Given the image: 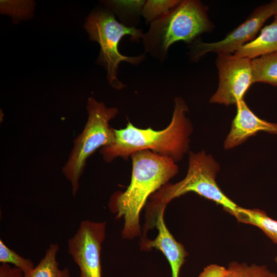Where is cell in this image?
<instances>
[{
    "label": "cell",
    "instance_id": "obj_8",
    "mask_svg": "<svg viewBox=\"0 0 277 277\" xmlns=\"http://www.w3.org/2000/svg\"><path fill=\"white\" fill-rule=\"evenodd\" d=\"M106 223L89 220L81 222L68 241V253L78 266L80 277H102L101 254Z\"/></svg>",
    "mask_w": 277,
    "mask_h": 277
},
{
    "label": "cell",
    "instance_id": "obj_6",
    "mask_svg": "<svg viewBox=\"0 0 277 277\" xmlns=\"http://www.w3.org/2000/svg\"><path fill=\"white\" fill-rule=\"evenodd\" d=\"M86 108L87 121L74 140L73 147L62 168L64 176L71 184L73 196L77 193L87 160L97 149L112 144L115 140L114 129L109 123L117 115L118 109L107 107L103 102L93 97H89Z\"/></svg>",
    "mask_w": 277,
    "mask_h": 277
},
{
    "label": "cell",
    "instance_id": "obj_13",
    "mask_svg": "<svg viewBox=\"0 0 277 277\" xmlns=\"http://www.w3.org/2000/svg\"><path fill=\"white\" fill-rule=\"evenodd\" d=\"M234 217L239 222L259 228L277 245V221L271 218L263 210L240 207Z\"/></svg>",
    "mask_w": 277,
    "mask_h": 277
},
{
    "label": "cell",
    "instance_id": "obj_20",
    "mask_svg": "<svg viewBox=\"0 0 277 277\" xmlns=\"http://www.w3.org/2000/svg\"><path fill=\"white\" fill-rule=\"evenodd\" d=\"M228 272L227 268L212 264L204 268L198 277H226Z\"/></svg>",
    "mask_w": 277,
    "mask_h": 277
},
{
    "label": "cell",
    "instance_id": "obj_7",
    "mask_svg": "<svg viewBox=\"0 0 277 277\" xmlns=\"http://www.w3.org/2000/svg\"><path fill=\"white\" fill-rule=\"evenodd\" d=\"M277 13V1L257 7L243 23L223 39L213 43L195 39L191 45L190 57L197 61L206 54L214 52L233 54L246 44L255 38L265 22Z\"/></svg>",
    "mask_w": 277,
    "mask_h": 277
},
{
    "label": "cell",
    "instance_id": "obj_14",
    "mask_svg": "<svg viewBox=\"0 0 277 277\" xmlns=\"http://www.w3.org/2000/svg\"><path fill=\"white\" fill-rule=\"evenodd\" d=\"M59 249L58 244H50L44 256L30 272L25 274L24 277H70L68 268H59L56 259Z\"/></svg>",
    "mask_w": 277,
    "mask_h": 277
},
{
    "label": "cell",
    "instance_id": "obj_1",
    "mask_svg": "<svg viewBox=\"0 0 277 277\" xmlns=\"http://www.w3.org/2000/svg\"><path fill=\"white\" fill-rule=\"evenodd\" d=\"M131 158L130 183L125 191L114 193L108 204L116 218L123 219L122 236L127 240L141 235L140 213L148 199L179 171L172 159L150 150L134 152Z\"/></svg>",
    "mask_w": 277,
    "mask_h": 277
},
{
    "label": "cell",
    "instance_id": "obj_10",
    "mask_svg": "<svg viewBox=\"0 0 277 277\" xmlns=\"http://www.w3.org/2000/svg\"><path fill=\"white\" fill-rule=\"evenodd\" d=\"M236 106L235 116L232 121L231 130L224 141L225 149L238 146L260 131L277 134V123L259 118L250 109L244 100L239 102Z\"/></svg>",
    "mask_w": 277,
    "mask_h": 277
},
{
    "label": "cell",
    "instance_id": "obj_17",
    "mask_svg": "<svg viewBox=\"0 0 277 277\" xmlns=\"http://www.w3.org/2000/svg\"><path fill=\"white\" fill-rule=\"evenodd\" d=\"M229 272L226 277H277V274L265 265L233 261L227 267Z\"/></svg>",
    "mask_w": 277,
    "mask_h": 277
},
{
    "label": "cell",
    "instance_id": "obj_16",
    "mask_svg": "<svg viewBox=\"0 0 277 277\" xmlns=\"http://www.w3.org/2000/svg\"><path fill=\"white\" fill-rule=\"evenodd\" d=\"M146 1H109L105 3L118 15L121 23L136 27L140 22Z\"/></svg>",
    "mask_w": 277,
    "mask_h": 277
},
{
    "label": "cell",
    "instance_id": "obj_22",
    "mask_svg": "<svg viewBox=\"0 0 277 277\" xmlns=\"http://www.w3.org/2000/svg\"><path fill=\"white\" fill-rule=\"evenodd\" d=\"M275 262L277 263V257L275 258Z\"/></svg>",
    "mask_w": 277,
    "mask_h": 277
},
{
    "label": "cell",
    "instance_id": "obj_18",
    "mask_svg": "<svg viewBox=\"0 0 277 277\" xmlns=\"http://www.w3.org/2000/svg\"><path fill=\"white\" fill-rule=\"evenodd\" d=\"M181 2L179 0H147L143 7L142 15L147 23L156 20L169 12Z\"/></svg>",
    "mask_w": 277,
    "mask_h": 277
},
{
    "label": "cell",
    "instance_id": "obj_4",
    "mask_svg": "<svg viewBox=\"0 0 277 277\" xmlns=\"http://www.w3.org/2000/svg\"><path fill=\"white\" fill-rule=\"evenodd\" d=\"M207 9L199 1H181L169 12L150 23L142 38L145 52L164 62L172 44L178 41L191 44L198 36L211 30Z\"/></svg>",
    "mask_w": 277,
    "mask_h": 277
},
{
    "label": "cell",
    "instance_id": "obj_19",
    "mask_svg": "<svg viewBox=\"0 0 277 277\" xmlns=\"http://www.w3.org/2000/svg\"><path fill=\"white\" fill-rule=\"evenodd\" d=\"M0 262L13 265L24 274L30 272L35 267L31 259L24 258L9 248L2 239L0 240Z\"/></svg>",
    "mask_w": 277,
    "mask_h": 277
},
{
    "label": "cell",
    "instance_id": "obj_5",
    "mask_svg": "<svg viewBox=\"0 0 277 277\" xmlns=\"http://www.w3.org/2000/svg\"><path fill=\"white\" fill-rule=\"evenodd\" d=\"M84 28L89 34V39L100 45L97 63L106 70L109 84L117 90L125 87L117 78L120 63L127 62L137 65L146 58V56L144 53L135 56L124 55L119 52L118 44L125 35L130 36L131 41L138 42L143 36L142 30L119 23L110 11L104 9L92 11L86 18Z\"/></svg>",
    "mask_w": 277,
    "mask_h": 277
},
{
    "label": "cell",
    "instance_id": "obj_11",
    "mask_svg": "<svg viewBox=\"0 0 277 277\" xmlns=\"http://www.w3.org/2000/svg\"><path fill=\"white\" fill-rule=\"evenodd\" d=\"M164 211L158 215L154 227L158 233L153 240L148 238L140 241V249L149 251L153 248L161 251L168 260L171 269L172 277H179L180 270L188 255L184 246L178 242L168 229L164 218Z\"/></svg>",
    "mask_w": 277,
    "mask_h": 277
},
{
    "label": "cell",
    "instance_id": "obj_12",
    "mask_svg": "<svg viewBox=\"0 0 277 277\" xmlns=\"http://www.w3.org/2000/svg\"><path fill=\"white\" fill-rule=\"evenodd\" d=\"M277 51V13L271 24L261 29L259 35L233 54L253 59Z\"/></svg>",
    "mask_w": 277,
    "mask_h": 277
},
{
    "label": "cell",
    "instance_id": "obj_21",
    "mask_svg": "<svg viewBox=\"0 0 277 277\" xmlns=\"http://www.w3.org/2000/svg\"><path fill=\"white\" fill-rule=\"evenodd\" d=\"M24 273L19 268L10 264L2 263L0 265V277H24Z\"/></svg>",
    "mask_w": 277,
    "mask_h": 277
},
{
    "label": "cell",
    "instance_id": "obj_2",
    "mask_svg": "<svg viewBox=\"0 0 277 277\" xmlns=\"http://www.w3.org/2000/svg\"><path fill=\"white\" fill-rule=\"evenodd\" d=\"M188 111L184 100L176 97L172 120L166 128L159 131L151 127L141 129L129 122L125 128L114 129L115 141L101 148L100 153L108 163L118 157L127 159L134 152L146 150L179 161L189 150L192 131L191 123L186 117Z\"/></svg>",
    "mask_w": 277,
    "mask_h": 277
},
{
    "label": "cell",
    "instance_id": "obj_15",
    "mask_svg": "<svg viewBox=\"0 0 277 277\" xmlns=\"http://www.w3.org/2000/svg\"><path fill=\"white\" fill-rule=\"evenodd\" d=\"M253 83L277 87V51L252 59Z\"/></svg>",
    "mask_w": 277,
    "mask_h": 277
},
{
    "label": "cell",
    "instance_id": "obj_9",
    "mask_svg": "<svg viewBox=\"0 0 277 277\" xmlns=\"http://www.w3.org/2000/svg\"><path fill=\"white\" fill-rule=\"evenodd\" d=\"M216 65L219 83L210 102L226 106L236 104L253 83L252 59L234 54H218Z\"/></svg>",
    "mask_w": 277,
    "mask_h": 277
},
{
    "label": "cell",
    "instance_id": "obj_3",
    "mask_svg": "<svg viewBox=\"0 0 277 277\" xmlns=\"http://www.w3.org/2000/svg\"><path fill=\"white\" fill-rule=\"evenodd\" d=\"M220 169L219 163L204 151L190 152L185 177L177 183L165 184L149 197L145 206L143 228L147 231L152 229L158 215L165 211L172 200L190 192L214 202L234 216L240 206L228 197L218 186L215 178Z\"/></svg>",
    "mask_w": 277,
    "mask_h": 277
}]
</instances>
